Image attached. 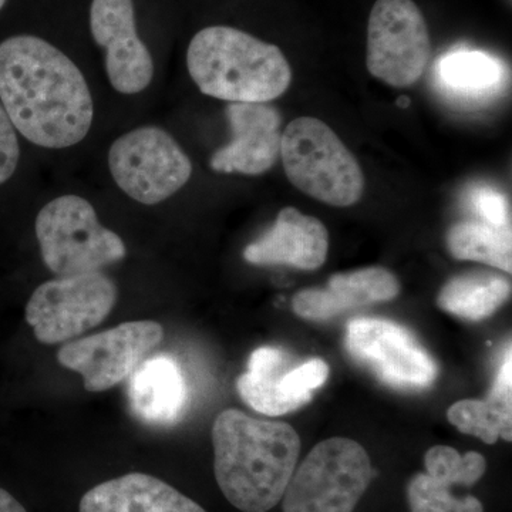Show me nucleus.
<instances>
[{"instance_id": "f257e3e1", "label": "nucleus", "mask_w": 512, "mask_h": 512, "mask_svg": "<svg viewBox=\"0 0 512 512\" xmlns=\"http://www.w3.org/2000/svg\"><path fill=\"white\" fill-rule=\"evenodd\" d=\"M0 103L16 130L39 147L76 146L92 128L93 97L83 73L37 36L0 43Z\"/></svg>"}, {"instance_id": "f03ea898", "label": "nucleus", "mask_w": 512, "mask_h": 512, "mask_svg": "<svg viewBox=\"0 0 512 512\" xmlns=\"http://www.w3.org/2000/svg\"><path fill=\"white\" fill-rule=\"evenodd\" d=\"M212 444L215 478L235 508L268 512L282 501L301 453L289 424L227 409L214 421Z\"/></svg>"}, {"instance_id": "7ed1b4c3", "label": "nucleus", "mask_w": 512, "mask_h": 512, "mask_svg": "<svg viewBox=\"0 0 512 512\" xmlns=\"http://www.w3.org/2000/svg\"><path fill=\"white\" fill-rule=\"evenodd\" d=\"M187 67L201 93L231 103H268L292 82L282 50L229 26H211L192 37Z\"/></svg>"}, {"instance_id": "20e7f679", "label": "nucleus", "mask_w": 512, "mask_h": 512, "mask_svg": "<svg viewBox=\"0 0 512 512\" xmlns=\"http://www.w3.org/2000/svg\"><path fill=\"white\" fill-rule=\"evenodd\" d=\"M281 157L299 191L332 207H352L365 191V175L338 134L318 119L299 117L285 128Z\"/></svg>"}, {"instance_id": "39448f33", "label": "nucleus", "mask_w": 512, "mask_h": 512, "mask_svg": "<svg viewBox=\"0 0 512 512\" xmlns=\"http://www.w3.org/2000/svg\"><path fill=\"white\" fill-rule=\"evenodd\" d=\"M36 237L47 268L57 276L99 272L127 254L123 239L100 224L89 201L62 195L36 218Z\"/></svg>"}, {"instance_id": "423d86ee", "label": "nucleus", "mask_w": 512, "mask_h": 512, "mask_svg": "<svg viewBox=\"0 0 512 512\" xmlns=\"http://www.w3.org/2000/svg\"><path fill=\"white\" fill-rule=\"evenodd\" d=\"M373 478L362 444L342 437L322 441L295 468L284 512H353Z\"/></svg>"}, {"instance_id": "0eeeda50", "label": "nucleus", "mask_w": 512, "mask_h": 512, "mask_svg": "<svg viewBox=\"0 0 512 512\" xmlns=\"http://www.w3.org/2000/svg\"><path fill=\"white\" fill-rule=\"evenodd\" d=\"M114 181L144 205L160 204L190 181L192 164L180 144L160 127L136 128L114 141L109 151Z\"/></svg>"}, {"instance_id": "6e6552de", "label": "nucleus", "mask_w": 512, "mask_h": 512, "mask_svg": "<svg viewBox=\"0 0 512 512\" xmlns=\"http://www.w3.org/2000/svg\"><path fill=\"white\" fill-rule=\"evenodd\" d=\"M117 286L101 272L59 276L39 286L26 305V320L45 345L69 342L99 326L117 302Z\"/></svg>"}, {"instance_id": "1a4fd4ad", "label": "nucleus", "mask_w": 512, "mask_h": 512, "mask_svg": "<svg viewBox=\"0 0 512 512\" xmlns=\"http://www.w3.org/2000/svg\"><path fill=\"white\" fill-rule=\"evenodd\" d=\"M426 19L413 0H376L367 26V70L393 87H409L430 59Z\"/></svg>"}, {"instance_id": "9d476101", "label": "nucleus", "mask_w": 512, "mask_h": 512, "mask_svg": "<svg viewBox=\"0 0 512 512\" xmlns=\"http://www.w3.org/2000/svg\"><path fill=\"white\" fill-rule=\"evenodd\" d=\"M163 339L160 323L134 320L66 343L57 353V359L66 369L82 375L87 392H106L133 375Z\"/></svg>"}, {"instance_id": "9b49d317", "label": "nucleus", "mask_w": 512, "mask_h": 512, "mask_svg": "<svg viewBox=\"0 0 512 512\" xmlns=\"http://www.w3.org/2000/svg\"><path fill=\"white\" fill-rule=\"evenodd\" d=\"M346 349L387 386L402 390L429 389L436 382V360L413 333L386 319H353L346 329Z\"/></svg>"}, {"instance_id": "f8f14e48", "label": "nucleus", "mask_w": 512, "mask_h": 512, "mask_svg": "<svg viewBox=\"0 0 512 512\" xmlns=\"http://www.w3.org/2000/svg\"><path fill=\"white\" fill-rule=\"evenodd\" d=\"M90 30L94 42L106 50L111 86L121 94H137L150 86L154 62L138 37L133 0H93Z\"/></svg>"}, {"instance_id": "ddd939ff", "label": "nucleus", "mask_w": 512, "mask_h": 512, "mask_svg": "<svg viewBox=\"0 0 512 512\" xmlns=\"http://www.w3.org/2000/svg\"><path fill=\"white\" fill-rule=\"evenodd\" d=\"M231 143L215 151L211 168L217 173L261 175L281 154V116L266 103H229Z\"/></svg>"}, {"instance_id": "4468645a", "label": "nucleus", "mask_w": 512, "mask_h": 512, "mask_svg": "<svg viewBox=\"0 0 512 512\" xmlns=\"http://www.w3.org/2000/svg\"><path fill=\"white\" fill-rule=\"evenodd\" d=\"M328 249L325 225L318 218L286 207L272 228L245 248L244 258L254 265H288L315 271L325 264Z\"/></svg>"}, {"instance_id": "2eb2a0df", "label": "nucleus", "mask_w": 512, "mask_h": 512, "mask_svg": "<svg viewBox=\"0 0 512 512\" xmlns=\"http://www.w3.org/2000/svg\"><path fill=\"white\" fill-rule=\"evenodd\" d=\"M400 282L393 272L372 266L349 274L333 275L328 288L296 293L292 308L296 315L311 320H328L350 309L397 298Z\"/></svg>"}, {"instance_id": "dca6fc26", "label": "nucleus", "mask_w": 512, "mask_h": 512, "mask_svg": "<svg viewBox=\"0 0 512 512\" xmlns=\"http://www.w3.org/2000/svg\"><path fill=\"white\" fill-rule=\"evenodd\" d=\"M128 399L131 410L144 423H177L188 403L187 382L177 360L167 355L147 357L130 376Z\"/></svg>"}, {"instance_id": "f3484780", "label": "nucleus", "mask_w": 512, "mask_h": 512, "mask_svg": "<svg viewBox=\"0 0 512 512\" xmlns=\"http://www.w3.org/2000/svg\"><path fill=\"white\" fill-rule=\"evenodd\" d=\"M80 512H205L160 478L131 473L87 491Z\"/></svg>"}, {"instance_id": "a211bd4d", "label": "nucleus", "mask_w": 512, "mask_h": 512, "mask_svg": "<svg viewBox=\"0 0 512 512\" xmlns=\"http://www.w3.org/2000/svg\"><path fill=\"white\" fill-rule=\"evenodd\" d=\"M293 360L281 348L256 349L249 357L248 372L239 376L237 390L249 407L266 416L295 412L301 404L282 389V379L292 369Z\"/></svg>"}, {"instance_id": "6ab92c4d", "label": "nucleus", "mask_w": 512, "mask_h": 512, "mask_svg": "<svg viewBox=\"0 0 512 512\" xmlns=\"http://www.w3.org/2000/svg\"><path fill=\"white\" fill-rule=\"evenodd\" d=\"M511 282L488 272L454 276L443 286L437 303L443 311L467 320L494 315L510 299Z\"/></svg>"}, {"instance_id": "aec40b11", "label": "nucleus", "mask_w": 512, "mask_h": 512, "mask_svg": "<svg viewBox=\"0 0 512 512\" xmlns=\"http://www.w3.org/2000/svg\"><path fill=\"white\" fill-rule=\"evenodd\" d=\"M450 254L460 261L483 262L501 271H512L511 227L485 222H457L447 232Z\"/></svg>"}, {"instance_id": "412c9836", "label": "nucleus", "mask_w": 512, "mask_h": 512, "mask_svg": "<svg viewBox=\"0 0 512 512\" xmlns=\"http://www.w3.org/2000/svg\"><path fill=\"white\" fill-rule=\"evenodd\" d=\"M440 82L464 97H484L495 92L504 79L500 60L483 52H454L437 63Z\"/></svg>"}, {"instance_id": "4be33fe9", "label": "nucleus", "mask_w": 512, "mask_h": 512, "mask_svg": "<svg viewBox=\"0 0 512 512\" xmlns=\"http://www.w3.org/2000/svg\"><path fill=\"white\" fill-rule=\"evenodd\" d=\"M511 414L488 400H461L448 409L450 423L463 433L476 436L487 444L498 439L512 440Z\"/></svg>"}, {"instance_id": "5701e85b", "label": "nucleus", "mask_w": 512, "mask_h": 512, "mask_svg": "<svg viewBox=\"0 0 512 512\" xmlns=\"http://www.w3.org/2000/svg\"><path fill=\"white\" fill-rule=\"evenodd\" d=\"M424 464L426 474L448 487H471L483 478L487 470L485 458L480 453L470 451L461 456L457 450L448 446L431 447L424 458Z\"/></svg>"}, {"instance_id": "b1692460", "label": "nucleus", "mask_w": 512, "mask_h": 512, "mask_svg": "<svg viewBox=\"0 0 512 512\" xmlns=\"http://www.w3.org/2000/svg\"><path fill=\"white\" fill-rule=\"evenodd\" d=\"M412 512H484L483 504L473 495L456 498L451 487L429 474H416L407 487Z\"/></svg>"}, {"instance_id": "393cba45", "label": "nucleus", "mask_w": 512, "mask_h": 512, "mask_svg": "<svg viewBox=\"0 0 512 512\" xmlns=\"http://www.w3.org/2000/svg\"><path fill=\"white\" fill-rule=\"evenodd\" d=\"M471 204L485 224L494 227H511L510 205L507 197L491 187H478L471 194Z\"/></svg>"}, {"instance_id": "a878e982", "label": "nucleus", "mask_w": 512, "mask_h": 512, "mask_svg": "<svg viewBox=\"0 0 512 512\" xmlns=\"http://www.w3.org/2000/svg\"><path fill=\"white\" fill-rule=\"evenodd\" d=\"M20 147L16 128L0 103V184H5L18 168Z\"/></svg>"}, {"instance_id": "bb28decb", "label": "nucleus", "mask_w": 512, "mask_h": 512, "mask_svg": "<svg viewBox=\"0 0 512 512\" xmlns=\"http://www.w3.org/2000/svg\"><path fill=\"white\" fill-rule=\"evenodd\" d=\"M0 512H28L22 504L9 494L8 491L0 488Z\"/></svg>"}, {"instance_id": "cd10ccee", "label": "nucleus", "mask_w": 512, "mask_h": 512, "mask_svg": "<svg viewBox=\"0 0 512 512\" xmlns=\"http://www.w3.org/2000/svg\"><path fill=\"white\" fill-rule=\"evenodd\" d=\"M6 0H0V10L3 9V6H5Z\"/></svg>"}]
</instances>
